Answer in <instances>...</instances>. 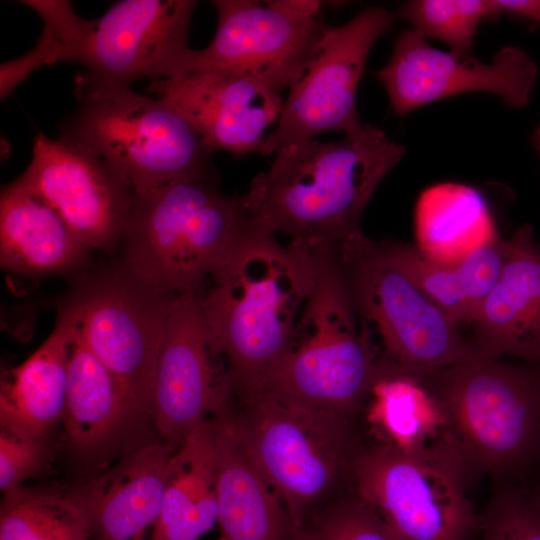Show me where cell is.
<instances>
[{
	"instance_id": "obj_1",
	"label": "cell",
	"mask_w": 540,
	"mask_h": 540,
	"mask_svg": "<svg viewBox=\"0 0 540 540\" xmlns=\"http://www.w3.org/2000/svg\"><path fill=\"white\" fill-rule=\"evenodd\" d=\"M405 151L371 124L336 142L292 144L253 178L243 208L253 227L290 243L337 247L361 231L372 194Z\"/></svg>"
},
{
	"instance_id": "obj_2",
	"label": "cell",
	"mask_w": 540,
	"mask_h": 540,
	"mask_svg": "<svg viewBox=\"0 0 540 540\" xmlns=\"http://www.w3.org/2000/svg\"><path fill=\"white\" fill-rule=\"evenodd\" d=\"M249 231L199 293L206 320L225 356L233 391H260L284 353L315 284L322 251Z\"/></svg>"
},
{
	"instance_id": "obj_3",
	"label": "cell",
	"mask_w": 540,
	"mask_h": 540,
	"mask_svg": "<svg viewBox=\"0 0 540 540\" xmlns=\"http://www.w3.org/2000/svg\"><path fill=\"white\" fill-rule=\"evenodd\" d=\"M284 505L295 532L353 488L356 420L307 411L262 391L232 393L212 415Z\"/></svg>"
},
{
	"instance_id": "obj_4",
	"label": "cell",
	"mask_w": 540,
	"mask_h": 540,
	"mask_svg": "<svg viewBox=\"0 0 540 540\" xmlns=\"http://www.w3.org/2000/svg\"><path fill=\"white\" fill-rule=\"evenodd\" d=\"M249 228L241 196L223 194L207 170L135 195L124 267L162 292L200 293Z\"/></svg>"
},
{
	"instance_id": "obj_5",
	"label": "cell",
	"mask_w": 540,
	"mask_h": 540,
	"mask_svg": "<svg viewBox=\"0 0 540 540\" xmlns=\"http://www.w3.org/2000/svg\"><path fill=\"white\" fill-rule=\"evenodd\" d=\"M377 369L336 249L326 248L286 349L260 391L297 408L356 420Z\"/></svg>"
},
{
	"instance_id": "obj_6",
	"label": "cell",
	"mask_w": 540,
	"mask_h": 540,
	"mask_svg": "<svg viewBox=\"0 0 540 540\" xmlns=\"http://www.w3.org/2000/svg\"><path fill=\"white\" fill-rule=\"evenodd\" d=\"M74 84L76 107L59 138L102 159L135 195L209 170L215 152L166 102L86 71Z\"/></svg>"
},
{
	"instance_id": "obj_7",
	"label": "cell",
	"mask_w": 540,
	"mask_h": 540,
	"mask_svg": "<svg viewBox=\"0 0 540 540\" xmlns=\"http://www.w3.org/2000/svg\"><path fill=\"white\" fill-rule=\"evenodd\" d=\"M473 475L511 481L540 456V365L470 357L426 377Z\"/></svg>"
},
{
	"instance_id": "obj_8",
	"label": "cell",
	"mask_w": 540,
	"mask_h": 540,
	"mask_svg": "<svg viewBox=\"0 0 540 540\" xmlns=\"http://www.w3.org/2000/svg\"><path fill=\"white\" fill-rule=\"evenodd\" d=\"M362 335L379 369L424 378L475 355L452 322L393 262L355 233L336 247Z\"/></svg>"
},
{
	"instance_id": "obj_9",
	"label": "cell",
	"mask_w": 540,
	"mask_h": 540,
	"mask_svg": "<svg viewBox=\"0 0 540 540\" xmlns=\"http://www.w3.org/2000/svg\"><path fill=\"white\" fill-rule=\"evenodd\" d=\"M472 478L454 437L413 451L373 443L356 458L353 489L404 540H468L480 528Z\"/></svg>"
},
{
	"instance_id": "obj_10",
	"label": "cell",
	"mask_w": 540,
	"mask_h": 540,
	"mask_svg": "<svg viewBox=\"0 0 540 540\" xmlns=\"http://www.w3.org/2000/svg\"><path fill=\"white\" fill-rule=\"evenodd\" d=\"M176 297L147 285L124 267L69 304L86 344L116 379L139 428L153 423L156 363Z\"/></svg>"
},
{
	"instance_id": "obj_11",
	"label": "cell",
	"mask_w": 540,
	"mask_h": 540,
	"mask_svg": "<svg viewBox=\"0 0 540 540\" xmlns=\"http://www.w3.org/2000/svg\"><path fill=\"white\" fill-rule=\"evenodd\" d=\"M393 16L370 7L347 23L326 27L288 87L276 128L263 138L261 155L314 139L330 131L350 134L362 126L356 94L367 57Z\"/></svg>"
},
{
	"instance_id": "obj_12",
	"label": "cell",
	"mask_w": 540,
	"mask_h": 540,
	"mask_svg": "<svg viewBox=\"0 0 540 540\" xmlns=\"http://www.w3.org/2000/svg\"><path fill=\"white\" fill-rule=\"evenodd\" d=\"M214 38L192 50L187 75L217 72L256 80L276 92L288 88L326 26L321 1L214 0Z\"/></svg>"
},
{
	"instance_id": "obj_13",
	"label": "cell",
	"mask_w": 540,
	"mask_h": 540,
	"mask_svg": "<svg viewBox=\"0 0 540 540\" xmlns=\"http://www.w3.org/2000/svg\"><path fill=\"white\" fill-rule=\"evenodd\" d=\"M233 392L225 356L199 293L178 295L169 312L153 387V424L176 451Z\"/></svg>"
},
{
	"instance_id": "obj_14",
	"label": "cell",
	"mask_w": 540,
	"mask_h": 540,
	"mask_svg": "<svg viewBox=\"0 0 540 540\" xmlns=\"http://www.w3.org/2000/svg\"><path fill=\"white\" fill-rule=\"evenodd\" d=\"M539 68L517 46H505L491 63L431 47L415 29L401 32L388 63L376 72L398 115L447 97L492 93L512 108L524 107L536 85Z\"/></svg>"
},
{
	"instance_id": "obj_15",
	"label": "cell",
	"mask_w": 540,
	"mask_h": 540,
	"mask_svg": "<svg viewBox=\"0 0 540 540\" xmlns=\"http://www.w3.org/2000/svg\"><path fill=\"white\" fill-rule=\"evenodd\" d=\"M194 0H122L94 19L77 62L98 79L130 84L187 75Z\"/></svg>"
},
{
	"instance_id": "obj_16",
	"label": "cell",
	"mask_w": 540,
	"mask_h": 540,
	"mask_svg": "<svg viewBox=\"0 0 540 540\" xmlns=\"http://www.w3.org/2000/svg\"><path fill=\"white\" fill-rule=\"evenodd\" d=\"M15 182L49 205L88 248L110 250L121 241L135 192L89 151L38 133L32 160Z\"/></svg>"
},
{
	"instance_id": "obj_17",
	"label": "cell",
	"mask_w": 540,
	"mask_h": 540,
	"mask_svg": "<svg viewBox=\"0 0 540 540\" xmlns=\"http://www.w3.org/2000/svg\"><path fill=\"white\" fill-rule=\"evenodd\" d=\"M148 90L181 114L212 151L236 157L261 154L264 131L278 122L284 103L256 80L217 72L153 80Z\"/></svg>"
},
{
	"instance_id": "obj_18",
	"label": "cell",
	"mask_w": 540,
	"mask_h": 540,
	"mask_svg": "<svg viewBox=\"0 0 540 540\" xmlns=\"http://www.w3.org/2000/svg\"><path fill=\"white\" fill-rule=\"evenodd\" d=\"M475 354L540 365V245L525 224L508 238L502 272L473 322Z\"/></svg>"
},
{
	"instance_id": "obj_19",
	"label": "cell",
	"mask_w": 540,
	"mask_h": 540,
	"mask_svg": "<svg viewBox=\"0 0 540 540\" xmlns=\"http://www.w3.org/2000/svg\"><path fill=\"white\" fill-rule=\"evenodd\" d=\"M174 450L145 443L73 490L90 521V540H146L158 520Z\"/></svg>"
},
{
	"instance_id": "obj_20",
	"label": "cell",
	"mask_w": 540,
	"mask_h": 540,
	"mask_svg": "<svg viewBox=\"0 0 540 540\" xmlns=\"http://www.w3.org/2000/svg\"><path fill=\"white\" fill-rule=\"evenodd\" d=\"M70 344L63 421L68 443L78 458L102 466L123 451L129 436L140 430L121 389L106 366L86 344L76 315Z\"/></svg>"
},
{
	"instance_id": "obj_21",
	"label": "cell",
	"mask_w": 540,
	"mask_h": 540,
	"mask_svg": "<svg viewBox=\"0 0 540 540\" xmlns=\"http://www.w3.org/2000/svg\"><path fill=\"white\" fill-rule=\"evenodd\" d=\"M73 329L74 315L67 306L44 343L23 363L2 371L1 431L19 437L46 438L63 419Z\"/></svg>"
},
{
	"instance_id": "obj_22",
	"label": "cell",
	"mask_w": 540,
	"mask_h": 540,
	"mask_svg": "<svg viewBox=\"0 0 540 540\" xmlns=\"http://www.w3.org/2000/svg\"><path fill=\"white\" fill-rule=\"evenodd\" d=\"M88 247L44 201L15 181L1 191L0 260L21 274L61 273L78 267Z\"/></svg>"
},
{
	"instance_id": "obj_23",
	"label": "cell",
	"mask_w": 540,
	"mask_h": 540,
	"mask_svg": "<svg viewBox=\"0 0 540 540\" xmlns=\"http://www.w3.org/2000/svg\"><path fill=\"white\" fill-rule=\"evenodd\" d=\"M217 502L219 540H295L279 497L249 462L217 417Z\"/></svg>"
},
{
	"instance_id": "obj_24",
	"label": "cell",
	"mask_w": 540,
	"mask_h": 540,
	"mask_svg": "<svg viewBox=\"0 0 540 540\" xmlns=\"http://www.w3.org/2000/svg\"><path fill=\"white\" fill-rule=\"evenodd\" d=\"M218 455L213 416L172 457L162 508L149 540H197L218 519Z\"/></svg>"
},
{
	"instance_id": "obj_25",
	"label": "cell",
	"mask_w": 540,
	"mask_h": 540,
	"mask_svg": "<svg viewBox=\"0 0 540 540\" xmlns=\"http://www.w3.org/2000/svg\"><path fill=\"white\" fill-rule=\"evenodd\" d=\"M393 262L456 325L472 324L504 266L508 239L500 236L456 264L426 258L416 246L383 243Z\"/></svg>"
},
{
	"instance_id": "obj_26",
	"label": "cell",
	"mask_w": 540,
	"mask_h": 540,
	"mask_svg": "<svg viewBox=\"0 0 540 540\" xmlns=\"http://www.w3.org/2000/svg\"><path fill=\"white\" fill-rule=\"evenodd\" d=\"M363 407L374 443L413 451L453 437L446 412L424 378L378 369Z\"/></svg>"
},
{
	"instance_id": "obj_27",
	"label": "cell",
	"mask_w": 540,
	"mask_h": 540,
	"mask_svg": "<svg viewBox=\"0 0 540 540\" xmlns=\"http://www.w3.org/2000/svg\"><path fill=\"white\" fill-rule=\"evenodd\" d=\"M416 248L440 264H456L498 237L483 195L458 183L426 189L415 209Z\"/></svg>"
},
{
	"instance_id": "obj_28",
	"label": "cell",
	"mask_w": 540,
	"mask_h": 540,
	"mask_svg": "<svg viewBox=\"0 0 540 540\" xmlns=\"http://www.w3.org/2000/svg\"><path fill=\"white\" fill-rule=\"evenodd\" d=\"M0 540H90V521L73 490L20 486L3 494Z\"/></svg>"
},
{
	"instance_id": "obj_29",
	"label": "cell",
	"mask_w": 540,
	"mask_h": 540,
	"mask_svg": "<svg viewBox=\"0 0 540 540\" xmlns=\"http://www.w3.org/2000/svg\"><path fill=\"white\" fill-rule=\"evenodd\" d=\"M42 18L36 45L22 56L0 65V98L11 95L33 71L56 62H76L90 19L80 17L66 0H24Z\"/></svg>"
},
{
	"instance_id": "obj_30",
	"label": "cell",
	"mask_w": 540,
	"mask_h": 540,
	"mask_svg": "<svg viewBox=\"0 0 540 540\" xmlns=\"http://www.w3.org/2000/svg\"><path fill=\"white\" fill-rule=\"evenodd\" d=\"M399 15L425 37L447 44L451 52L473 55L477 28L491 17L489 0H412L399 9Z\"/></svg>"
},
{
	"instance_id": "obj_31",
	"label": "cell",
	"mask_w": 540,
	"mask_h": 540,
	"mask_svg": "<svg viewBox=\"0 0 540 540\" xmlns=\"http://www.w3.org/2000/svg\"><path fill=\"white\" fill-rule=\"evenodd\" d=\"M295 540H404L352 488L295 532Z\"/></svg>"
},
{
	"instance_id": "obj_32",
	"label": "cell",
	"mask_w": 540,
	"mask_h": 540,
	"mask_svg": "<svg viewBox=\"0 0 540 540\" xmlns=\"http://www.w3.org/2000/svg\"><path fill=\"white\" fill-rule=\"evenodd\" d=\"M479 531L481 540H540V495L534 488L497 480Z\"/></svg>"
},
{
	"instance_id": "obj_33",
	"label": "cell",
	"mask_w": 540,
	"mask_h": 540,
	"mask_svg": "<svg viewBox=\"0 0 540 540\" xmlns=\"http://www.w3.org/2000/svg\"><path fill=\"white\" fill-rule=\"evenodd\" d=\"M50 458L46 438L19 437L0 433V489L9 493L27 479L42 473Z\"/></svg>"
},
{
	"instance_id": "obj_34",
	"label": "cell",
	"mask_w": 540,
	"mask_h": 540,
	"mask_svg": "<svg viewBox=\"0 0 540 540\" xmlns=\"http://www.w3.org/2000/svg\"><path fill=\"white\" fill-rule=\"evenodd\" d=\"M491 16L511 17L540 23V0H489Z\"/></svg>"
},
{
	"instance_id": "obj_35",
	"label": "cell",
	"mask_w": 540,
	"mask_h": 540,
	"mask_svg": "<svg viewBox=\"0 0 540 540\" xmlns=\"http://www.w3.org/2000/svg\"><path fill=\"white\" fill-rule=\"evenodd\" d=\"M534 143H535V147L540 155V124L538 125V127L536 128V131L534 133Z\"/></svg>"
},
{
	"instance_id": "obj_36",
	"label": "cell",
	"mask_w": 540,
	"mask_h": 540,
	"mask_svg": "<svg viewBox=\"0 0 540 540\" xmlns=\"http://www.w3.org/2000/svg\"><path fill=\"white\" fill-rule=\"evenodd\" d=\"M535 466H538L539 469H540V456H539V459H538V461H537V463H536ZM534 489H535V491L540 495V480H539V483H538L537 487H535Z\"/></svg>"
}]
</instances>
